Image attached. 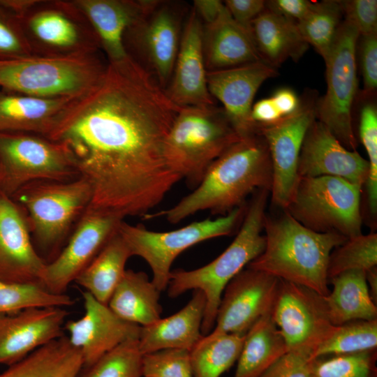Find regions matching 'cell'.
I'll return each mask as SVG.
<instances>
[{
    "instance_id": "f5cc1de1",
    "label": "cell",
    "mask_w": 377,
    "mask_h": 377,
    "mask_svg": "<svg viewBox=\"0 0 377 377\" xmlns=\"http://www.w3.org/2000/svg\"><path fill=\"white\" fill-rule=\"evenodd\" d=\"M366 280L370 296L373 302H377V268H371L366 272Z\"/></svg>"
},
{
    "instance_id": "7a4b0ae2",
    "label": "cell",
    "mask_w": 377,
    "mask_h": 377,
    "mask_svg": "<svg viewBox=\"0 0 377 377\" xmlns=\"http://www.w3.org/2000/svg\"><path fill=\"white\" fill-rule=\"evenodd\" d=\"M272 170L269 149L260 134L241 138L209 167L193 192L172 207L146 214L163 216L175 224L198 212L226 215L245 205L246 197L259 189L270 192Z\"/></svg>"
},
{
    "instance_id": "d6986e66",
    "label": "cell",
    "mask_w": 377,
    "mask_h": 377,
    "mask_svg": "<svg viewBox=\"0 0 377 377\" xmlns=\"http://www.w3.org/2000/svg\"><path fill=\"white\" fill-rule=\"evenodd\" d=\"M278 75L277 68L264 61L207 71V84L211 96L222 103L241 138L258 133V125L251 116L253 98L265 80Z\"/></svg>"
},
{
    "instance_id": "6da1fadb",
    "label": "cell",
    "mask_w": 377,
    "mask_h": 377,
    "mask_svg": "<svg viewBox=\"0 0 377 377\" xmlns=\"http://www.w3.org/2000/svg\"><path fill=\"white\" fill-rule=\"evenodd\" d=\"M181 107L128 56L108 62L101 82L73 100L45 136L65 146L89 183V207L145 216L181 177L164 147Z\"/></svg>"
},
{
    "instance_id": "603a6c76",
    "label": "cell",
    "mask_w": 377,
    "mask_h": 377,
    "mask_svg": "<svg viewBox=\"0 0 377 377\" xmlns=\"http://www.w3.org/2000/svg\"><path fill=\"white\" fill-rule=\"evenodd\" d=\"M202 23L191 7L186 17L170 81L168 98L181 108L216 105L207 84L202 43Z\"/></svg>"
},
{
    "instance_id": "e575fe53",
    "label": "cell",
    "mask_w": 377,
    "mask_h": 377,
    "mask_svg": "<svg viewBox=\"0 0 377 377\" xmlns=\"http://www.w3.org/2000/svg\"><path fill=\"white\" fill-rule=\"evenodd\" d=\"M343 18L340 1H314L309 13L297 25L303 38L325 60L332 49Z\"/></svg>"
},
{
    "instance_id": "d6a6232c",
    "label": "cell",
    "mask_w": 377,
    "mask_h": 377,
    "mask_svg": "<svg viewBox=\"0 0 377 377\" xmlns=\"http://www.w3.org/2000/svg\"><path fill=\"white\" fill-rule=\"evenodd\" d=\"M131 256L128 245L117 231L74 281L98 301L108 304Z\"/></svg>"
},
{
    "instance_id": "816d5d0a",
    "label": "cell",
    "mask_w": 377,
    "mask_h": 377,
    "mask_svg": "<svg viewBox=\"0 0 377 377\" xmlns=\"http://www.w3.org/2000/svg\"><path fill=\"white\" fill-rule=\"evenodd\" d=\"M271 98L283 117L295 112L300 105V98L290 88L279 89Z\"/></svg>"
},
{
    "instance_id": "30bf717a",
    "label": "cell",
    "mask_w": 377,
    "mask_h": 377,
    "mask_svg": "<svg viewBox=\"0 0 377 377\" xmlns=\"http://www.w3.org/2000/svg\"><path fill=\"white\" fill-rule=\"evenodd\" d=\"M246 209L244 205L215 219L193 222L166 232L152 231L144 226L123 221L118 232L131 255L143 258L149 265L152 272L151 281L161 292L167 288L171 266L182 252L203 241L230 235L242 221Z\"/></svg>"
},
{
    "instance_id": "836d02e7",
    "label": "cell",
    "mask_w": 377,
    "mask_h": 377,
    "mask_svg": "<svg viewBox=\"0 0 377 377\" xmlns=\"http://www.w3.org/2000/svg\"><path fill=\"white\" fill-rule=\"evenodd\" d=\"M246 334L203 337L190 352L193 377H220L237 361Z\"/></svg>"
},
{
    "instance_id": "ba28073f",
    "label": "cell",
    "mask_w": 377,
    "mask_h": 377,
    "mask_svg": "<svg viewBox=\"0 0 377 377\" xmlns=\"http://www.w3.org/2000/svg\"><path fill=\"white\" fill-rule=\"evenodd\" d=\"M190 9L182 1L146 0L144 10L123 36L126 55L164 91L172 77Z\"/></svg>"
},
{
    "instance_id": "681fc988",
    "label": "cell",
    "mask_w": 377,
    "mask_h": 377,
    "mask_svg": "<svg viewBox=\"0 0 377 377\" xmlns=\"http://www.w3.org/2000/svg\"><path fill=\"white\" fill-rule=\"evenodd\" d=\"M251 116L257 125L273 124L283 117L271 97L260 99L253 104Z\"/></svg>"
},
{
    "instance_id": "7402d4cb",
    "label": "cell",
    "mask_w": 377,
    "mask_h": 377,
    "mask_svg": "<svg viewBox=\"0 0 377 377\" xmlns=\"http://www.w3.org/2000/svg\"><path fill=\"white\" fill-rule=\"evenodd\" d=\"M67 315L59 306L32 307L0 314V366H11L62 337Z\"/></svg>"
},
{
    "instance_id": "7dc6e473",
    "label": "cell",
    "mask_w": 377,
    "mask_h": 377,
    "mask_svg": "<svg viewBox=\"0 0 377 377\" xmlns=\"http://www.w3.org/2000/svg\"><path fill=\"white\" fill-rule=\"evenodd\" d=\"M223 3L233 20L249 31L251 22L266 8L264 0H226Z\"/></svg>"
},
{
    "instance_id": "8992f818",
    "label": "cell",
    "mask_w": 377,
    "mask_h": 377,
    "mask_svg": "<svg viewBox=\"0 0 377 377\" xmlns=\"http://www.w3.org/2000/svg\"><path fill=\"white\" fill-rule=\"evenodd\" d=\"M240 139L223 108H181L166 137L164 155L170 168L195 188L211 164Z\"/></svg>"
},
{
    "instance_id": "8d00e7d4",
    "label": "cell",
    "mask_w": 377,
    "mask_h": 377,
    "mask_svg": "<svg viewBox=\"0 0 377 377\" xmlns=\"http://www.w3.org/2000/svg\"><path fill=\"white\" fill-rule=\"evenodd\" d=\"M376 265L377 234H361L347 239L331 252L327 266L328 281L347 271L367 272Z\"/></svg>"
},
{
    "instance_id": "2e32d148",
    "label": "cell",
    "mask_w": 377,
    "mask_h": 377,
    "mask_svg": "<svg viewBox=\"0 0 377 377\" xmlns=\"http://www.w3.org/2000/svg\"><path fill=\"white\" fill-rule=\"evenodd\" d=\"M272 318L288 350L314 353L334 331L324 296L312 289L279 279Z\"/></svg>"
},
{
    "instance_id": "f6af8a7d",
    "label": "cell",
    "mask_w": 377,
    "mask_h": 377,
    "mask_svg": "<svg viewBox=\"0 0 377 377\" xmlns=\"http://www.w3.org/2000/svg\"><path fill=\"white\" fill-rule=\"evenodd\" d=\"M343 20L350 22L357 29L360 36L377 33V1H340Z\"/></svg>"
},
{
    "instance_id": "ffe728a7",
    "label": "cell",
    "mask_w": 377,
    "mask_h": 377,
    "mask_svg": "<svg viewBox=\"0 0 377 377\" xmlns=\"http://www.w3.org/2000/svg\"><path fill=\"white\" fill-rule=\"evenodd\" d=\"M84 316L66 325L70 343L79 349L83 367L88 368L120 344L138 339L141 326L118 317L89 293H82Z\"/></svg>"
},
{
    "instance_id": "d590c367",
    "label": "cell",
    "mask_w": 377,
    "mask_h": 377,
    "mask_svg": "<svg viewBox=\"0 0 377 377\" xmlns=\"http://www.w3.org/2000/svg\"><path fill=\"white\" fill-rule=\"evenodd\" d=\"M377 319L359 320L337 326L314 353V357L357 353L376 349Z\"/></svg>"
},
{
    "instance_id": "f1b7e54d",
    "label": "cell",
    "mask_w": 377,
    "mask_h": 377,
    "mask_svg": "<svg viewBox=\"0 0 377 377\" xmlns=\"http://www.w3.org/2000/svg\"><path fill=\"white\" fill-rule=\"evenodd\" d=\"M160 293L145 272L126 269L108 306L120 318L147 326L161 318Z\"/></svg>"
},
{
    "instance_id": "277c9868",
    "label": "cell",
    "mask_w": 377,
    "mask_h": 377,
    "mask_svg": "<svg viewBox=\"0 0 377 377\" xmlns=\"http://www.w3.org/2000/svg\"><path fill=\"white\" fill-rule=\"evenodd\" d=\"M269 194L267 189L256 191L250 204L246 205L235 238L216 258L195 269L171 271L167 287L169 297H177L189 290H200L205 295L206 306L201 326L203 336L209 334L214 327L226 286L265 249V237L261 232Z\"/></svg>"
},
{
    "instance_id": "c3c4849f",
    "label": "cell",
    "mask_w": 377,
    "mask_h": 377,
    "mask_svg": "<svg viewBox=\"0 0 377 377\" xmlns=\"http://www.w3.org/2000/svg\"><path fill=\"white\" fill-rule=\"evenodd\" d=\"M314 1L309 0L266 1V8L297 24L312 8Z\"/></svg>"
},
{
    "instance_id": "bcb514c9",
    "label": "cell",
    "mask_w": 377,
    "mask_h": 377,
    "mask_svg": "<svg viewBox=\"0 0 377 377\" xmlns=\"http://www.w3.org/2000/svg\"><path fill=\"white\" fill-rule=\"evenodd\" d=\"M360 63L363 79V90L358 93L364 97L376 96L377 89V33L360 36Z\"/></svg>"
},
{
    "instance_id": "cb8c5ba5",
    "label": "cell",
    "mask_w": 377,
    "mask_h": 377,
    "mask_svg": "<svg viewBox=\"0 0 377 377\" xmlns=\"http://www.w3.org/2000/svg\"><path fill=\"white\" fill-rule=\"evenodd\" d=\"M202 43L207 71L263 61L249 29L225 8L214 22L202 24Z\"/></svg>"
},
{
    "instance_id": "83f0119b",
    "label": "cell",
    "mask_w": 377,
    "mask_h": 377,
    "mask_svg": "<svg viewBox=\"0 0 377 377\" xmlns=\"http://www.w3.org/2000/svg\"><path fill=\"white\" fill-rule=\"evenodd\" d=\"M250 32L263 61L275 68L288 59L297 61L309 47L295 22L267 8L251 22Z\"/></svg>"
},
{
    "instance_id": "ab89813d",
    "label": "cell",
    "mask_w": 377,
    "mask_h": 377,
    "mask_svg": "<svg viewBox=\"0 0 377 377\" xmlns=\"http://www.w3.org/2000/svg\"><path fill=\"white\" fill-rule=\"evenodd\" d=\"M376 349L316 357L312 377H377Z\"/></svg>"
},
{
    "instance_id": "f546056e",
    "label": "cell",
    "mask_w": 377,
    "mask_h": 377,
    "mask_svg": "<svg viewBox=\"0 0 377 377\" xmlns=\"http://www.w3.org/2000/svg\"><path fill=\"white\" fill-rule=\"evenodd\" d=\"M332 290L324 300L331 323L339 326L359 320L377 319V307L373 302L366 280V272L350 270L329 279Z\"/></svg>"
},
{
    "instance_id": "4dcf8cb0",
    "label": "cell",
    "mask_w": 377,
    "mask_h": 377,
    "mask_svg": "<svg viewBox=\"0 0 377 377\" xmlns=\"http://www.w3.org/2000/svg\"><path fill=\"white\" fill-rule=\"evenodd\" d=\"M83 368L79 349L62 336L0 373V377H77Z\"/></svg>"
},
{
    "instance_id": "7c38bea8",
    "label": "cell",
    "mask_w": 377,
    "mask_h": 377,
    "mask_svg": "<svg viewBox=\"0 0 377 377\" xmlns=\"http://www.w3.org/2000/svg\"><path fill=\"white\" fill-rule=\"evenodd\" d=\"M20 20L31 55L70 57L101 51L91 24L73 0H36Z\"/></svg>"
},
{
    "instance_id": "74e56055",
    "label": "cell",
    "mask_w": 377,
    "mask_h": 377,
    "mask_svg": "<svg viewBox=\"0 0 377 377\" xmlns=\"http://www.w3.org/2000/svg\"><path fill=\"white\" fill-rule=\"evenodd\" d=\"M74 302L68 295L53 294L40 283L0 281V314L16 313L32 307H64Z\"/></svg>"
},
{
    "instance_id": "5bb4252c",
    "label": "cell",
    "mask_w": 377,
    "mask_h": 377,
    "mask_svg": "<svg viewBox=\"0 0 377 377\" xmlns=\"http://www.w3.org/2000/svg\"><path fill=\"white\" fill-rule=\"evenodd\" d=\"M317 92L304 91L297 110L279 121L258 125V133L265 139L269 152L272 182L270 189L273 205L287 207L299 179L297 165L306 133L316 119Z\"/></svg>"
},
{
    "instance_id": "9c48e42d",
    "label": "cell",
    "mask_w": 377,
    "mask_h": 377,
    "mask_svg": "<svg viewBox=\"0 0 377 377\" xmlns=\"http://www.w3.org/2000/svg\"><path fill=\"white\" fill-rule=\"evenodd\" d=\"M362 188L337 177H299L284 210L313 231L356 237L362 234Z\"/></svg>"
},
{
    "instance_id": "f35d334b",
    "label": "cell",
    "mask_w": 377,
    "mask_h": 377,
    "mask_svg": "<svg viewBox=\"0 0 377 377\" xmlns=\"http://www.w3.org/2000/svg\"><path fill=\"white\" fill-rule=\"evenodd\" d=\"M376 96L364 97L361 101L359 134L369 159V174L366 181L368 207L374 216L377 212V108Z\"/></svg>"
},
{
    "instance_id": "3957f363",
    "label": "cell",
    "mask_w": 377,
    "mask_h": 377,
    "mask_svg": "<svg viewBox=\"0 0 377 377\" xmlns=\"http://www.w3.org/2000/svg\"><path fill=\"white\" fill-rule=\"evenodd\" d=\"M263 230L265 249L246 267L327 295L330 255L347 238L334 232L313 231L286 211L279 216L265 215Z\"/></svg>"
},
{
    "instance_id": "4fadbf2b",
    "label": "cell",
    "mask_w": 377,
    "mask_h": 377,
    "mask_svg": "<svg viewBox=\"0 0 377 377\" xmlns=\"http://www.w3.org/2000/svg\"><path fill=\"white\" fill-rule=\"evenodd\" d=\"M80 177L62 144L30 133H0V190L7 195L36 181H69Z\"/></svg>"
},
{
    "instance_id": "f907efd6",
    "label": "cell",
    "mask_w": 377,
    "mask_h": 377,
    "mask_svg": "<svg viewBox=\"0 0 377 377\" xmlns=\"http://www.w3.org/2000/svg\"><path fill=\"white\" fill-rule=\"evenodd\" d=\"M192 8L202 24H209L216 20L225 5L219 0H194Z\"/></svg>"
},
{
    "instance_id": "5b68a950",
    "label": "cell",
    "mask_w": 377,
    "mask_h": 377,
    "mask_svg": "<svg viewBox=\"0 0 377 377\" xmlns=\"http://www.w3.org/2000/svg\"><path fill=\"white\" fill-rule=\"evenodd\" d=\"M102 51L70 57L0 60V88L47 98L75 99L93 90L105 75Z\"/></svg>"
},
{
    "instance_id": "484cf974",
    "label": "cell",
    "mask_w": 377,
    "mask_h": 377,
    "mask_svg": "<svg viewBox=\"0 0 377 377\" xmlns=\"http://www.w3.org/2000/svg\"><path fill=\"white\" fill-rule=\"evenodd\" d=\"M84 13L108 62L125 59L126 29L141 15L146 0H73Z\"/></svg>"
},
{
    "instance_id": "4316f807",
    "label": "cell",
    "mask_w": 377,
    "mask_h": 377,
    "mask_svg": "<svg viewBox=\"0 0 377 377\" xmlns=\"http://www.w3.org/2000/svg\"><path fill=\"white\" fill-rule=\"evenodd\" d=\"M73 100L41 98L0 88V133L46 136Z\"/></svg>"
},
{
    "instance_id": "8fae6325",
    "label": "cell",
    "mask_w": 377,
    "mask_h": 377,
    "mask_svg": "<svg viewBox=\"0 0 377 377\" xmlns=\"http://www.w3.org/2000/svg\"><path fill=\"white\" fill-rule=\"evenodd\" d=\"M360 34L350 22H341L332 49L324 60L327 90L318 98L316 119L348 149L357 143L353 124L354 104L358 95L357 52Z\"/></svg>"
},
{
    "instance_id": "52a82bcc",
    "label": "cell",
    "mask_w": 377,
    "mask_h": 377,
    "mask_svg": "<svg viewBox=\"0 0 377 377\" xmlns=\"http://www.w3.org/2000/svg\"><path fill=\"white\" fill-rule=\"evenodd\" d=\"M31 235L39 250L53 254L89 206L92 190L80 176L69 181H36L16 193Z\"/></svg>"
},
{
    "instance_id": "d4e9b609",
    "label": "cell",
    "mask_w": 377,
    "mask_h": 377,
    "mask_svg": "<svg viewBox=\"0 0 377 377\" xmlns=\"http://www.w3.org/2000/svg\"><path fill=\"white\" fill-rule=\"evenodd\" d=\"M206 300L200 290H193L191 299L179 311L141 327L138 346L142 355L163 349L190 352L205 337L201 332Z\"/></svg>"
},
{
    "instance_id": "44dd1931",
    "label": "cell",
    "mask_w": 377,
    "mask_h": 377,
    "mask_svg": "<svg viewBox=\"0 0 377 377\" xmlns=\"http://www.w3.org/2000/svg\"><path fill=\"white\" fill-rule=\"evenodd\" d=\"M368 174V161L356 150L346 149L321 122L315 119L302 145L298 177L332 176L362 187Z\"/></svg>"
},
{
    "instance_id": "ee69618b",
    "label": "cell",
    "mask_w": 377,
    "mask_h": 377,
    "mask_svg": "<svg viewBox=\"0 0 377 377\" xmlns=\"http://www.w3.org/2000/svg\"><path fill=\"white\" fill-rule=\"evenodd\" d=\"M313 355L302 350H288L260 377H312Z\"/></svg>"
},
{
    "instance_id": "9a60e30c",
    "label": "cell",
    "mask_w": 377,
    "mask_h": 377,
    "mask_svg": "<svg viewBox=\"0 0 377 377\" xmlns=\"http://www.w3.org/2000/svg\"><path fill=\"white\" fill-rule=\"evenodd\" d=\"M124 219L117 212L89 206L77 221L66 246L46 263L40 284L53 294H64L70 283L117 232Z\"/></svg>"
},
{
    "instance_id": "7bdbcfd3",
    "label": "cell",
    "mask_w": 377,
    "mask_h": 377,
    "mask_svg": "<svg viewBox=\"0 0 377 377\" xmlns=\"http://www.w3.org/2000/svg\"><path fill=\"white\" fill-rule=\"evenodd\" d=\"M31 56L20 18L0 0V60Z\"/></svg>"
},
{
    "instance_id": "b9f144b4",
    "label": "cell",
    "mask_w": 377,
    "mask_h": 377,
    "mask_svg": "<svg viewBox=\"0 0 377 377\" xmlns=\"http://www.w3.org/2000/svg\"><path fill=\"white\" fill-rule=\"evenodd\" d=\"M142 377H193L190 351L163 349L142 355Z\"/></svg>"
},
{
    "instance_id": "ac0fdd59",
    "label": "cell",
    "mask_w": 377,
    "mask_h": 377,
    "mask_svg": "<svg viewBox=\"0 0 377 377\" xmlns=\"http://www.w3.org/2000/svg\"><path fill=\"white\" fill-rule=\"evenodd\" d=\"M46 263L33 243L24 211L0 190V281L40 284Z\"/></svg>"
},
{
    "instance_id": "e0dca14e",
    "label": "cell",
    "mask_w": 377,
    "mask_h": 377,
    "mask_svg": "<svg viewBox=\"0 0 377 377\" xmlns=\"http://www.w3.org/2000/svg\"><path fill=\"white\" fill-rule=\"evenodd\" d=\"M279 284V279L264 272L249 267L242 270L225 288L214 327L204 337L246 334L272 308Z\"/></svg>"
},
{
    "instance_id": "1f68e13d",
    "label": "cell",
    "mask_w": 377,
    "mask_h": 377,
    "mask_svg": "<svg viewBox=\"0 0 377 377\" xmlns=\"http://www.w3.org/2000/svg\"><path fill=\"white\" fill-rule=\"evenodd\" d=\"M272 308L261 316L246 333L232 377H260L288 350L272 318Z\"/></svg>"
},
{
    "instance_id": "60d3db41",
    "label": "cell",
    "mask_w": 377,
    "mask_h": 377,
    "mask_svg": "<svg viewBox=\"0 0 377 377\" xmlns=\"http://www.w3.org/2000/svg\"><path fill=\"white\" fill-rule=\"evenodd\" d=\"M138 339L126 341L87 368L82 377H142Z\"/></svg>"
}]
</instances>
